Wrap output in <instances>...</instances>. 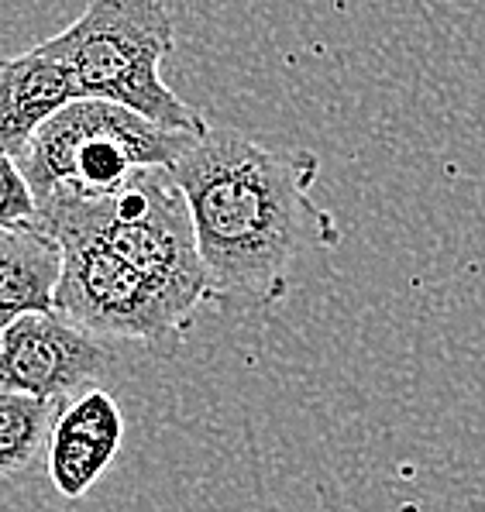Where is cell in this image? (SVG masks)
Listing matches in <instances>:
<instances>
[{"mask_svg":"<svg viewBox=\"0 0 485 512\" xmlns=\"http://www.w3.org/2000/svg\"><path fill=\"white\" fill-rule=\"evenodd\" d=\"M193 138L104 100H76L38 131L18 165L35 207L49 200H104L138 169H172Z\"/></svg>","mask_w":485,"mask_h":512,"instance_id":"obj_4","label":"cell"},{"mask_svg":"<svg viewBox=\"0 0 485 512\" xmlns=\"http://www.w3.org/2000/svg\"><path fill=\"white\" fill-rule=\"evenodd\" d=\"M210 282V306L265 310L286 299L307 251L338 248L341 227L314 200L320 155L262 145L238 128L207 124L172 165Z\"/></svg>","mask_w":485,"mask_h":512,"instance_id":"obj_1","label":"cell"},{"mask_svg":"<svg viewBox=\"0 0 485 512\" xmlns=\"http://www.w3.org/2000/svg\"><path fill=\"white\" fill-rule=\"evenodd\" d=\"M35 196L21 176V165L7 152H0V231L35 227Z\"/></svg>","mask_w":485,"mask_h":512,"instance_id":"obj_11","label":"cell"},{"mask_svg":"<svg viewBox=\"0 0 485 512\" xmlns=\"http://www.w3.org/2000/svg\"><path fill=\"white\" fill-rule=\"evenodd\" d=\"M76 83L80 100H104L176 135H203L207 117L162 80L176 49L169 7L155 0H90L66 31L45 38Z\"/></svg>","mask_w":485,"mask_h":512,"instance_id":"obj_2","label":"cell"},{"mask_svg":"<svg viewBox=\"0 0 485 512\" xmlns=\"http://www.w3.org/2000/svg\"><path fill=\"white\" fill-rule=\"evenodd\" d=\"M35 210V227L66 224L104 241L186 317L197 320L203 306H210L190 207L172 169H138L104 200H49Z\"/></svg>","mask_w":485,"mask_h":512,"instance_id":"obj_3","label":"cell"},{"mask_svg":"<svg viewBox=\"0 0 485 512\" xmlns=\"http://www.w3.org/2000/svg\"><path fill=\"white\" fill-rule=\"evenodd\" d=\"M59 248V282L52 310L93 337H117L172 354L183 348L193 317L159 293L145 275L117 258L104 241L80 227H35Z\"/></svg>","mask_w":485,"mask_h":512,"instance_id":"obj_5","label":"cell"},{"mask_svg":"<svg viewBox=\"0 0 485 512\" xmlns=\"http://www.w3.org/2000/svg\"><path fill=\"white\" fill-rule=\"evenodd\" d=\"M107 368V344L62 320L56 310L28 313L0 334V389L7 392L66 406L83 392L100 389Z\"/></svg>","mask_w":485,"mask_h":512,"instance_id":"obj_6","label":"cell"},{"mask_svg":"<svg viewBox=\"0 0 485 512\" xmlns=\"http://www.w3.org/2000/svg\"><path fill=\"white\" fill-rule=\"evenodd\" d=\"M59 282V248L35 227L0 231V334L28 313H49Z\"/></svg>","mask_w":485,"mask_h":512,"instance_id":"obj_9","label":"cell"},{"mask_svg":"<svg viewBox=\"0 0 485 512\" xmlns=\"http://www.w3.org/2000/svg\"><path fill=\"white\" fill-rule=\"evenodd\" d=\"M59 413L62 403L0 389V488L31 475L45 461Z\"/></svg>","mask_w":485,"mask_h":512,"instance_id":"obj_10","label":"cell"},{"mask_svg":"<svg viewBox=\"0 0 485 512\" xmlns=\"http://www.w3.org/2000/svg\"><path fill=\"white\" fill-rule=\"evenodd\" d=\"M76 100L73 76L45 42L0 59V152L21 162L38 131Z\"/></svg>","mask_w":485,"mask_h":512,"instance_id":"obj_8","label":"cell"},{"mask_svg":"<svg viewBox=\"0 0 485 512\" xmlns=\"http://www.w3.org/2000/svg\"><path fill=\"white\" fill-rule=\"evenodd\" d=\"M124 444L121 403L107 389H90L62 406L52 427L45 471L62 499H83L104 478Z\"/></svg>","mask_w":485,"mask_h":512,"instance_id":"obj_7","label":"cell"}]
</instances>
